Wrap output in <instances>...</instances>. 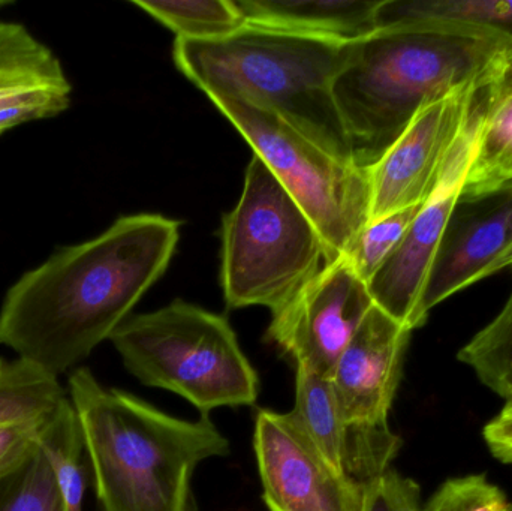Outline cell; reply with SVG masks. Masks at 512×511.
Returning <instances> with one entry per match:
<instances>
[{
    "mask_svg": "<svg viewBox=\"0 0 512 511\" xmlns=\"http://www.w3.org/2000/svg\"><path fill=\"white\" fill-rule=\"evenodd\" d=\"M180 227L176 219L138 213L95 239L57 249L6 291L0 345L56 378L80 368L164 275Z\"/></svg>",
    "mask_w": 512,
    "mask_h": 511,
    "instance_id": "cell-1",
    "label": "cell"
},
{
    "mask_svg": "<svg viewBox=\"0 0 512 511\" xmlns=\"http://www.w3.org/2000/svg\"><path fill=\"white\" fill-rule=\"evenodd\" d=\"M512 63V39L448 21L349 42L333 96L357 167L369 168L415 114L462 87L486 90Z\"/></svg>",
    "mask_w": 512,
    "mask_h": 511,
    "instance_id": "cell-2",
    "label": "cell"
},
{
    "mask_svg": "<svg viewBox=\"0 0 512 511\" xmlns=\"http://www.w3.org/2000/svg\"><path fill=\"white\" fill-rule=\"evenodd\" d=\"M99 511H194L201 462L230 455L207 416L183 420L99 383L87 368L68 378Z\"/></svg>",
    "mask_w": 512,
    "mask_h": 511,
    "instance_id": "cell-3",
    "label": "cell"
},
{
    "mask_svg": "<svg viewBox=\"0 0 512 511\" xmlns=\"http://www.w3.org/2000/svg\"><path fill=\"white\" fill-rule=\"evenodd\" d=\"M349 42L246 24L219 41L174 42V62L209 95H230L285 120L342 161L354 162L333 96Z\"/></svg>",
    "mask_w": 512,
    "mask_h": 511,
    "instance_id": "cell-4",
    "label": "cell"
},
{
    "mask_svg": "<svg viewBox=\"0 0 512 511\" xmlns=\"http://www.w3.org/2000/svg\"><path fill=\"white\" fill-rule=\"evenodd\" d=\"M129 374L144 386L176 393L204 416L216 408L252 407L258 372L227 318L176 300L131 315L111 335Z\"/></svg>",
    "mask_w": 512,
    "mask_h": 511,
    "instance_id": "cell-5",
    "label": "cell"
},
{
    "mask_svg": "<svg viewBox=\"0 0 512 511\" xmlns=\"http://www.w3.org/2000/svg\"><path fill=\"white\" fill-rule=\"evenodd\" d=\"M221 282L228 308H282L327 263L309 216L258 156L242 197L222 219Z\"/></svg>",
    "mask_w": 512,
    "mask_h": 511,
    "instance_id": "cell-6",
    "label": "cell"
},
{
    "mask_svg": "<svg viewBox=\"0 0 512 511\" xmlns=\"http://www.w3.org/2000/svg\"><path fill=\"white\" fill-rule=\"evenodd\" d=\"M210 101L236 126L315 225L327 263L345 257L369 224L370 185L366 168L342 161L276 114L230 95Z\"/></svg>",
    "mask_w": 512,
    "mask_h": 511,
    "instance_id": "cell-7",
    "label": "cell"
},
{
    "mask_svg": "<svg viewBox=\"0 0 512 511\" xmlns=\"http://www.w3.org/2000/svg\"><path fill=\"white\" fill-rule=\"evenodd\" d=\"M481 128L480 96L468 122L454 141L438 183L421 204L405 239L369 282L370 296L379 309L414 332L426 324L421 309L427 276L445 231L465 189L477 152Z\"/></svg>",
    "mask_w": 512,
    "mask_h": 511,
    "instance_id": "cell-8",
    "label": "cell"
},
{
    "mask_svg": "<svg viewBox=\"0 0 512 511\" xmlns=\"http://www.w3.org/2000/svg\"><path fill=\"white\" fill-rule=\"evenodd\" d=\"M373 305L366 282L340 258L271 312L267 338L297 368L330 378Z\"/></svg>",
    "mask_w": 512,
    "mask_h": 511,
    "instance_id": "cell-9",
    "label": "cell"
},
{
    "mask_svg": "<svg viewBox=\"0 0 512 511\" xmlns=\"http://www.w3.org/2000/svg\"><path fill=\"white\" fill-rule=\"evenodd\" d=\"M254 452L268 511H363L367 488L325 459L294 414L259 410Z\"/></svg>",
    "mask_w": 512,
    "mask_h": 511,
    "instance_id": "cell-10",
    "label": "cell"
},
{
    "mask_svg": "<svg viewBox=\"0 0 512 511\" xmlns=\"http://www.w3.org/2000/svg\"><path fill=\"white\" fill-rule=\"evenodd\" d=\"M481 92L477 87H462L424 105L381 159L366 168L369 222L420 206L429 198Z\"/></svg>",
    "mask_w": 512,
    "mask_h": 511,
    "instance_id": "cell-11",
    "label": "cell"
},
{
    "mask_svg": "<svg viewBox=\"0 0 512 511\" xmlns=\"http://www.w3.org/2000/svg\"><path fill=\"white\" fill-rule=\"evenodd\" d=\"M411 333L378 306L370 309L328 378L346 422L358 428L390 426Z\"/></svg>",
    "mask_w": 512,
    "mask_h": 511,
    "instance_id": "cell-12",
    "label": "cell"
},
{
    "mask_svg": "<svg viewBox=\"0 0 512 511\" xmlns=\"http://www.w3.org/2000/svg\"><path fill=\"white\" fill-rule=\"evenodd\" d=\"M512 248V188L490 197L460 198L427 276L421 309L498 273Z\"/></svg>",
    "mask_w": 512,
    "mask_h": 511,
    "instance_id": "cell-13",
    "label": "cell"
},
{
    "mask_svg": "<svg viewBox=\"0 0 512 511\" xmlns=\"http://www.w3.org/2000/svg\"><path fill=\"white\" fill-rule=\"evenodd\" d=\"M291 413L325 459L364 488L391 470L402 447L390 426L358 428L346 422L330 380L306 369L297 368Z\"/></svg>",
    "mask_w": 512,
    "mask_h": 511,
    "instance_id": "cell-14",
    "label": "cell"
},
{
    "mask_svg": "<svg viewBox=\"0 0 512 511\" xmlns=\"http://www.w3.org/2000/svg\"><path fill=\"white\" fill-rule=\"evenodd\" d=\"M72 86L59 57L23 24L0 21V135L68 110Z\"/></svg>",
    "mask_w": 512,
    "mask_h": 511,
    "instance_id": "cell-15",
    "label": "cell"
},
{
    "mask_svg": "<svg viewBox=\"0 0 512 511\" xmlns=\"http://www.w3.org/2000/svg\"><path fill=\"white\" fill-rule=\"evenodd\" d=\"M246 23L331 41L376 32L379 0H234Z\"/></svg>",
    "mask_w": 512,
    "mask_h": 511,
    "instance_id": "cell-16",
    "label": "cell"
},
{
    "mask_svg": "<svg viewBox=\"0 0 512 511\" xmlns=\"http://www.w3.org/2000/svg\"><path fill=\"white\" fill-rule=\"evenodd\" d=\"M480 96V137L463 189L465 200L512 188V63Z\"/></svg>",
    "mask_w": 512,
    "mask_h": 511,
    "instance_id": "cell-17",
    "label": "cell"
},
{
    "mask_svg": "<svg viewBox=\"0 0 512 511\" xmlns=\"http://www.w3.org/2000/svg\"><path fill=\"white\" fill-rule=\"evenodd\" d=\"M427 21L466 24L512 39V0H379L376 30Z\"/></svg>",
    "mask_w": 512,
    "mask_h": 511,
    "instance_id": "cell-18",
    "label": "cell"
},
{
    "mask_svg": "<svg viewBox=\"0 0 512 511\" xmlns=\"http://www.w3.org/2000/svg\"><path fill=\"white\" fill-rule=\"evenodd\" d=\"M39 447L47 456L66 511H83L90 468L77 413L69 398L42 423Z\"/></svg>",
    "mask_w": 512,
    "mask_h": 511,
    "instance_id": "cell-19",
    "label": "cell"
},
{
    "mask_svg": "<svg viewBox=\"0 0 512 511\" xmlns=\"http://www.w3.org/2000/svg\"><path fill=\"white\" fill-rule=\"evenodd\" d=\"M66 398L59 378L39 366L0 359V425L42 423Z\"/></svg>",
    "mask_w": 512,
    "mask_h": 511,
    "instance_id": "cell-20",
    "label": "cell"
},
{
    "mask_svg": "<svg viewBox=\"0 0 512 511\" xmlns=\"http://www.w3.org/2000/svg\"><path fill=\"white\" fill-rule=\"evenodd\" d=\"M135 6L173 30L177 39L219 41L246 26L234 0H134Z\"/></svg>",
    "mask_w": 512,
    "mask_h": 511,
    "instance_id": "cell-21",
    "label": "cell"
},
{
    "mask_svg": "<svg viewBox=\"0 0 512 511\" xmlns=\"http://www.w3.org/2000/svg\"><path fill=\"white\" fill-rule=\"evenodd\" d=\"M457 357L504 401L512 398V294L495 320L480 330Z\"/></svg>",
    "mask_w": 512,
    "mask_h": 511,
    "instance_id": "cell-22",
    "label": "cell"
},
{
    "mask_svg": "<svg viewBox=\"0 0 512 511\" xmlns=\"http://www.w3.org/2000/svg\"><path fill=\"white\" fill-rule=\"evenodd\" d=\"M420 206L408 207L384 218L370 221L355 237L346 252L345 260L361 281H372L373 276L390 260L405 239Z\"/></svg>",
    "mask_w": 512,
    "mask_h": 511,
    "instance_id": "cell-23",
    "label": "cell"
},
{
    "mask_svg": "<svg viewBox=\"0 0 512 511\" xmlns=\"http://www.w3.org/2000/svg\"><path fill=\"white\" fill-rule=\"evenodd\" d=\"M0 511H66L41 447L20 470L0 480Z\"/></svg>",
    "mask_w": 512,
    "mask_h": 511,
    "instance_id": "cell-24",
    "label": "cell"
},
{
    "mask_svg": "<svg viewBox=\"0 0 512 511\" xmlns=\"http://www.w3.org/2000/svg\"><path fill=\"white\" fill-rule=\"evenodd\" d=\"M426 511H512V503L486 476H466L447 480Z\"/></svg>",
    "mask_w": 512,
    "mask_h": 511,
    "instance_id": "cell-25",
    "label": "cell"
},
{
    "mask_svg": "<svg viewBox=\"0 0 512 511\" xmlns=\"http://www.w3.org/2000/svg\"><path fill=\"white\" fill-rule=\"evenodd\" d=\"M420 486L394 470L370 483L363 511H421Z\"/></svg>",
    "mask_w": 512,
    "mask_h": 511,
    "instance_id": "cell-26",
    "label": "cell"
},
{
    "mask_svg": "<svg viewBox=\"0 0 512 511\" xmlns=\"http://www.w3.org/2000/svg\"><path fill=\"white\" fill-rule=\"evenodd\" d=\"M42 423L0 425V480L20 470L38 449Z\"/></svg>",
    "mask_w": 512,
    "mask_h": 511,
    "instance_id": "cell-27",
    "label": "cell"
},
{
    "mask_svg": "<svg viewBox=\"0 0 512 511\" xmlns=\"http://www.w3.org/2000/svg\"><path fill=\"white\" fill-rule=\"evenodd\" d=\"M484 440L492 455L502 464H512V417L501 416L487 423Z\"/></svg>",
    "mask_w": 512,
    "mask_h": 511,
    "instance_id": "cell-28",
    "label": "cell"
},
{
    "mask_svg": "<svg viewBox=\"0 0 512 511\" xmlns=\"http://www.w3.org/2000/svg\"><path fill=\"white\" fill-rule=\"evenodd\" d=\"M501 416L512 417V398L505 401V407L502 408Z\"/></svg>",
    "mask_w": 512,
    "mask_h": 511,
    "instance_id": "cell-29",
    "label": "cell"
},
{
    "mask_svg": "<svg viewBox=\"0 0 512 511\" xmlns=\"http://www.w3.org/2000/svg\"><path fill=\"white\" fill-rule=\"evenodd\" d=\"M512 266V248L507 255H505L504 261H502V269H507V267Z\"/></svg>",
    "mask_w": 512,
    "mask_h": 511,
    "instance_id": "cell-30",
    "label": "cell"
},
{
    "mask_svg": "<svg viewBox=\"0 0 512 511\" xmlns=\"http://www.w3.org/2000/svg\"><path fill=\"white\" fill-rule=\"evenodd\" d=\"M6 5H9L8 2H0V8H2V6H6Z\"/></svg>",
    "mask_w": 512,
    "mask_h": 511,
    "instance_id": "cell-31",
    "label": "cell"
}]
</instances>
